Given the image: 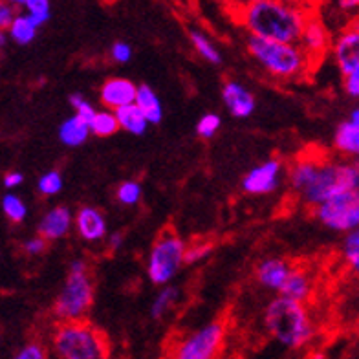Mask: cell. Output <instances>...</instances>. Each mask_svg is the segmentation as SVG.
I'll return each instance as SVG.
<instances>
[{"label": "cell", "mask_w": 359, "mask_h": 359, "mask_svg": "<svg viewBox=\"0 0 359 359\" xmlns=\"http://www.w3.org/2000/svg\"><path fill=\"white\" fill-rule=\"evenodd\" d=\"M313 11L288 4L284 0H260L242 10H236L238 22L248 29V34L257 37L299 43L308 17Z\"/></svg>", "instance_id": "1"}, {"label": "cell", "mask_w": 359, "mask_h": 359, "mask_svg": "<svg viewBox=\"0 0 359 359\" xmlns=\"http://www.w3.org/2000/svg\"><path fill=\"white\" fill-rule=\"evenodd\" d=\"M246 48L253 61L275 79H301L312 70V61L299 43H284L251 35Z\"/></svg>", "instance_id": "2"}, {"label": "cell", "mask_w": 359, "mask_h": 359, "mask_svg": "<svg viewBox=\"0 0 359 359\" xmlns=\"http://www.w3.org/2000/svg\"><path fill=\"white\" fill-rule=\"evenodd\" d=\"M264 326L271 339L288 350H299L308 345L313 336L312 319L304 303L279 295L266 306Z\"/></svg>", "instance_id": "3"}, {"label": "cell", "mask_w": 359, "mask_h": 359, "mask_svg": "<svg viewBox=\"0 0 359 359\" xmlns=\"http://www.w3.org/2000/svg\"><path fill=\"white\" fill-rule=\"evenodd\" d=\"M52 348L61 359L109 358V339L95 326L83 321H62L52 334Z\"/></svg>", "instance_id": "4"}, {"label": "cell", "mask_w": 359, "mask_h": 359, "mask_svg": "<svg viewBox=\"0 0 359 359\" xmlns=\"http://www.w3.org/2000/svg\"><path fill=\"white\" fill-rule=\"evenodd\" d=\"M354 189H359V161L323 158L312 184L299 196L308 208H317L337 194Z\"/></svg>", "instance_id": "5"}, {"label": "cell", "mask_w": 359, "mask_h": 359, "mask_svg": "<svg viewBox=\"0 0 359 359\" xmlns=\"http://www.w3.org/2000/svg\"><path fill=\"white\" fill-rule=\"evenodd\" d=\"M94 304V280L83 259L70 262L67 280L53 303V316L59 323L83 321Z\"/></svg>", "instance_id": "6"}, {"label": "cell", "mask_w": 359, "mask_h": 359, "mask_svg": "<svg viewBox=\"0 0 359 359\" xmlns=\"http://www.w3.org/2000/svg\"><path fill=\"white\" fill-rule=\"evenodd\" d=\"M185 244L176 233L165 231L152 244L147 257V277L156 286H165L175 279L182 264H185Z\"/></svg>", "instance_id": "7"}, {"label": "cell", "mask_w": 359, "mask_h": 359, "mask_svg": "<svg viewBox=\"0 0 359 359\" xmlns=\"http://www.w3.org/2000/svg\"><path fill=\"white\" fill-rule=\"evenodd\" d=\"M313 215L326 229L348 233L359 227V189L346 191L313 208Z\"/></svg>", "instance_id": "8"}, {"label": "cell", "mask_w": 359, "mask_h": 359, "mask_svg": "<svg viewBox=\"0 0 359 359\" xmlns=\"http://www.w3.org/2000/svg\"><path fill=\"white\" fill-rule=\"evenodd\" d=\"M224 337H226V325L222 321L209 323L200 330L180 339L178 345L172 348V358L213 359L222 350Z\"/></svg>", "instance_id": "9"}, {"label": "cell", "mask_w": 359, "mask_h": 359, "mask_svg": "<svg viewBox=\"0 0 359 359\" xmlns=\"http://www.w3.org/2000/svg\"><path fill=\"white\" fill-rule=\"evenodd\" d=\"M283 176V161L277 158H269L248 172L242 180V189L251 196H264L271 194L280 184Z\"/></svg>", "instance_id": "10"}, {"label": "cell", "mask_w": 359, "mask_h": 359, "mask_svg": "<svg viewBox=\"0 0 359 359\" xmlns=\"http://www.w3.org/2000/svg\"><path fill=\"white\" fill-rule=\"evenodd\" d=\"M299 44L303 46L306 55L310 57L312 65L323 61V59L328 55V52H330L332 48V37L330 29H328V24H326L319 15H310Z\"/></svg>", "instance_id": "11"}, {"label": "cell", "mask_w": 359, "mask_h": 359, "mask_svg": "<svg viewBox=\"0 0 359 359\" xmlns=\"http://www.w3.org/2000/svg\"><path fill=\"white\" fill-rule=\"evenodd\" d=\"M330 53L341 76H348L359 65V29L345 26L332 41Z\"/></svg>", "instance_id": "12"}, {"label": "cell", "mask_w": 359, "mask_h": 359, "mask_svg": "<svg viewBox=\"0 0 359 359\" xmlns=\"http://www.w3.org/2000/svg\"><path fill=\"white\" fill-rule=\"evenodd\" d=\"M137 86L125 77H110L101 85L100 100L104 109L118 110L125 104L136 103Z\"/></svg>", "instance_id": "13"}, {"label": "cell", "mask_w": 359, "mask_h": 359, "mask_svg": "<svg viewBox=\"0 0 359 359\" xmlns=\"http://www.w3.org/2000/svg\"><path fill=\"white\" fill-rule=\"evenodd\" d=\"M222 100L229 114L235 118L246 119L255 112V95L238 81H227L222 86Z\"/></svg>", "instance_id": "14"}, {"label": "cell", "mask_w": 359, "mask_h": 359, "mask_svg": "<svg viewBox=\"0 0 359 359\" xmlns=\"http://www.w3.org/2000/svg\"><path fill=\"white\" fill-rule=\"evenodd\" d=\"M74 227L77 235L85 242H100L107 236V220L97 208L85 205L81 208L74 218Z\"/></svg>", "instance_id": "15"}, {"label": "cell", "mask_w": 359, "mask_h": 359, "mask_svg": "<svg viewBox=\"0 0 359 359\" xmlns=\"http://www.w3.org/2000/svg\"><path fill=\"white\" fill-rule=\"evenodd\" d=\"M74 218H76V215H72L67 205H55L41 218L39 235H43L48 242L59 241L70 233V229L74 227Z\"/></svg>", "instance_id": "16"}, {"label": "cell", "mask_w": 359, "mask_h": 359, "mask_svg": "<svg viewBox=\"0 0 359 359\" xmlns=\"http://www.w3.org/2000/svg\"><path fill=\"white\" fill-rule=\"evenodd\" d=\"M292 264L288 260L279 259V257H271V259L262 260L257 266V280L260 286H264L268 290H275L280 292L286 279H288L290 271H292Z\"/></svg>", "instance_id": "17"}, {"label": "cell", "mask_w": 359, "mask_h": 359, "mask_svg": "<svg viewBox=\"0 0 359 359\" xmlns=\"http://www.w3.org/2000/svg\"><path fill=\"white\" fill-rule=\"evenodd\" d=\"M323 158L325 156L319 158L316 154H306V156H301L293 161L288 172V182L293 193L303 194L306 191L308 185L312 184L313 176L317 172V167H319Z\"/></svg>", "instance_id": "18"}, {"label": "cell", "mask_w": 359, "mask_h": 359, "mask_svg": "<svg viewBox=\"0 0 359 359\" xmlns=\"http://www.w3.org/2000/svg\"><path fill=\"white\" fill-rule=\"evenodd\" d=\"M279 293L284 297L299 301V303H306L313 293V279L306 269L293 268Z\"/></svg>", "instance_id": "19"}, {"label": "cell", "mask_w": 359, "mask_h": 359, "mask_svg": "<svg viewBox=\"0 0 359 359\" xmlns=\"http://www.w3.org/2000/svg\"><path fill=\"white\" fill-rule=\"evenodd\" d=\"M334 147L341 156L359 161V125L352 119L343 121L334 134Z\"/></svg>", "instance_id": "20"}, {"label": "cell", "mask_w": 359, "mask_h": 359, "mask_svg": "<svg viewBox=\"0 0 359 359\" xmlns=\"http://www.w3.org/2000/svg\"><path fill=\"white\" fill-rule=\"evenodd\" d=\"M90 134H92L90 123L77 114H74L67 121H62L61 127H59V140H61L62 145L67 147L83 145L88 140Z\"/></svg>", "instance_id": "21"}, {"label": "cell", "mask_w": 359, "mask_h": 359, "mask_svg": "<svg viewBox=\"0 0 359 359\" xmlns=\"http://www.w3.org/2000/svg\"><path fill=\"white\" fill-rule=\"evenodd\" d=\"M116 114H118L119 127L123 128L125 133L134 134V136H142V134H145L149 125H151L149 118H147L145 114H143V110L140 109L136 103L125 104V107L116 110Z\"/></svg>", "instance_id": "22"}, {"label": "cell", "mask_w": 359, "mask_h": 359, "mask_svg": "<svg viewBox=\"0 0 359 359\" xmlns=\"http://www.w3.org/2000/svg\"><path fill=\"white\" fill-rule=\"evenodd\" d=\"M39 26L28 13H19L15 17V20L11 22V26L6 32L10 35V39L13 41L15 44H19V46H28L35 41L39 32Z\"/></svg>", "instance_id": "23"}, {"label": "cell", "mask_w": 359, "mask_h": 359, "mask_svg": "<svg viewBox=\"0 0 359 359\" xmlns=\"http://www.w3.org/2000/svg\"><path fill=\"white\" fill-rule=\"evenodd\" d=\"M136 104L143 110V114L149 118V121H151L152 125L160 123L161 118H163V107H161L160 97H158L156 92H154L151 86H137Z\"/></svg>", "instance_id": "24"}, {"label": "cell", "mask_w": 359, "mask_h": 359, "mask_svg": "<svg viewBox=\"0 0 359 359\" xmlns=\"http://www.w3.org/2000/svg\"><path fill=\"white\" fill-rule=\"evenodd\" d=\"M189 41L193 44V48L196 50L202 59H205L211 65H220L222 62V55L218 52V48L215 46V43L208 35L200 32V29H189Z\"/></svg>", "instance_id": "25"}, {"label": "cell", "mask_w": 359, "mask_h": 359, "mask_svg": "<svg viewBox=\"0 0 359 359\" xmlns=\"http://www.w3.org/2000/svg\"><path fill=\"white\" fill-rule=\"evenodd\" d=\"M90 128H92V134H94V136H100V137L114 136V134L118 133L119 128H121L119 127L118 114H116V110H110V109L97 110L94 119L90 121Z\"/></svg>", "instance_id": "26"}, {"label": "cell", "mask_w": 359, "mask_h": 359, "mask_svg": "<svg viewBox=\"0 0 359 359\" xmlns=\"http://www.w3.org/2000/svg\"><path fill=\"white\" fill-rule=\"evenodd\" d=\"M24 13H28L39 26H43L52 17V0H8Z\"/></svg>", "instance_id": "27"}, {"label": "cell", "mask_w": 359, "mask_h": 359, "mask_svg": "<svg viewBox=\"0 0 359 359\" xmlns=\"http://www.w3.org/2000/svg\"><path fill=\"white\" fill-rule=\"evenodd\" d=\"M341 257L345 260L346 268L359 277V227L345 233L341 244Z\"/></svg>", "instance_id": "28"}, {"label": "cell", "mask_w": 359, "mask_h": 359, "mask_svg": "<svg viewBox=\"0 0 359 359\" xmlns=\"http://www.w3.org/2000/svg\"><path fill=\"white\" fill-rule=\"evenodd\" d=\"M178 297H180L178 288L165 284V286L160 290L158 297L154 299V303H152V306H151L152 319H161V317L165 316L170 308L175 306V303L178 301Z\"/></svg>", "instance_id": "29"}, {"label": "cell", "mask_w": 359, "mask_h": 359, "mask_svg": "<svg viewBox=\"0 0 359 359\" xmlns=\"http://www.w3.org/2000/svg\"><path fill=\"white\" fill-rule=\"evenodd\" d=\"M2 211H4L6 218L11 224H20L26 218V215H28V208H26L24 200L13 193L4 194V198H2Z\"/></svg>", "instance_id": "30"}, {"label": "cell", "mask_w": 359, "mask_h": 359, "mask_svg": "<svg viewBox=\"0 0 359 359\" xmlns=\"http://www.w3.org/2000/svg\"><path fill=\"white\" fill-rule=\"evenodd\" d=\"M321 2L328 8L330 13L339 19H345L346 26L359 13V0H321Z\"/></svg>", "instance_id": "31"}, {"label": "cell", "mask_w": 359, "mask_h": 359, "mask_svg": "<svg viewBox=\"0 0 359 359\" xmlns=\"http://www.w3.org/2000/svg\"><path fill=\"white\" fill-rule=\"evenodd\" d=\"M62 185H65V182H62L61 172L59 170H48V172H44L39 178L37 191L43 196H55V194H59L62 191Z\"/></svg>", "instance_id": "32"}, {"label": "cell", "mask_w": 359, "mask_h": 359, "mask_svg": "<svg viewBox=\"0 0 359 359\" xmlns=\"http://www.w3.org/2000/svg\"><path fill=\"white\" fill-rule=\"evenodd\" d=\"M142 184L134 182V180H128V182H123V184L119 185L118 191H116V198L123 205H136L142 200Z\"/></svg>", "instance_id": "33"}, {"label": "cell", "mask_w": 359, "mask_h": 359, "mask_svg": "<svg viewBox=\"0 0 359 359\" xmlns=\"http://www.w3.org/2000/svg\"><path fill=\"white\" fill-rule=\"evenodd\" d=\"M222 127V118L215 112L203 114L200 118L198 125H196V133H198L200 137L203 140H211L213 136H217V133Z\"/></svg>", "instance_id": "34"}, {"label": "cell", "mask_w": 359, "mask_h": 359, "mask_svg": "<svg viewBox=\"0 0 359 359\" xmlns=\"http://www.w3.org/2000/svg\"><path fill=\"white\" fill-rule=\"evenodd\" d=\"M213 244L209 241H196L185 250V264H196L211 253Z\"/></svg>", "instance_id": "35"}, {"label": "cell", "mask_w": 359, "mask_h": 359, "mask_svg": "<svg viewBox=\"0 0 359 359\" xmlns=\"http://www.w3.org/2000/svg\"><path fill=\"white\" fill-rule=\"evenodd\" d=\"M68 101H70V107L74 109V114H77V116H81L83 119H86L88 123L92 121V119H94V116L97 110H95L94 104L90 103V101H86L83 95L72 94L70 100Z\"/></svg>", "instance_id": "36"}, {"label": "cell", "mask_w": 359, "mask_h": 359, "mask_svg": "<svg viewBox=\"0 0 359 359\" xmlns=\"http://www.w3.org/2000/svg\"><path fill=\"white\" fill-rule=\"evenodd\" d=\"M110 57L119 65H125V62L133 59V48H130V44L123 43V41L114 43L112 48H110Z\"/></svg>", "instance_id": "37"}, {"label": "cell", "mask_w": 359, "mask_h": 359, "mask_svg": "<svg viewBox=\"0 0 359 359\" xmlns=\"http://www.w3.org/2000/svg\"><path fill=\"white\" fill-rule=\"evenodd\" d=\"M46 358V348L41 343H28L26 346L17 352L15 359H44Z\"/></svg>", "instance_id": "38"}, {"label": "cell", "mask_w": 359, "mask_h": 359, "mask_svg": "<svg viewBox=\"0 0 359 359\" xmlns=\"http://www.w3.org/2000/svg\"><path fill=\"white\" fill-rule=\"evenodd\" d=\"M46 246H48L46 238H44L43 235H39V236H34V238H28V241L24 242L22 250L26 255L35 257V255H41V253H44Z\"/></svg>", "instance_id": "39"}, {"label": "cell", "mask_w": 359, "mask_h": 359, "mask_svg": "<svg viewBox=\"0 0 359 359\" xmlns=\"http://www.w3.org/2000/svg\"><path fill=\"white\" fill-rule=\"evenodd\" d=\"M343 88L350 97L359 101V65L350 72L348 76L343 77Z\"/></svg>", "instance_id": "40"}, {"label": "cell", "mask_w": 359, "mask_h": 359, "mask_svg": "<svg viewBox=\"0 0 359 359\" xmlns=\"http://www.w3.org/2000/svg\"><path fill=\"white\" fill-rule=\"evenodd\" d=\"M17 10H19V8L11 4V2H8V0L0 4V28L2 29L10 28L11 22L15 20V17L19 15V11Z\"/></svg>", "instance_id": "41"}, {"label": "cell", "mask_w": 359, "mask_h": 359, "mask_svg": "<svg viewBox=\"0 0 359 359\" xmlns=\"http://www.w3.org/2000/svg\"><path fill=\"white\" fill-rule=\"evenodd\" d=\"M24 182V175L22 172H19V170H10V172H6L4 175V180H2V184H4L6 189H17L20 184Z\"/></svg>", "instance_id": "42"}, {"label": "cell", "mask_w": 359, "mask_h": 359, "mask_svg": "<svg viewBox=\"0 0 359 359\" xmlns=\"http://www.w3.org/2000/svg\"><path fill=\"white\" fill-rule=\"evenodd\" d=\"M123 233H112L109 236V250L110 251H119L123 248Z\"/></svg>", "instance_id": "43"}, {"label": "cell", "mask_w": 359, "mask_h": 359, "mask_svg": "<svg viewBox=\"0 0 359 359\" xmlns=\"http://www.w3.org/2000/svg\"><path fill=\"white\" fill-rule=\"evenodd\" d=\"M284 2H288V4H293V6H299V8H304V10L313 11V8H316V4L319 2V0H284Z\"/></svg>", "instance_id": "44"}, {"label": "cell", "mask_w": 359, "mask_h": 359, "mask_svg": "<svg viewBox=\"0 0 359 359\" xmlns=\"http://www.w3.org/2000/svg\"><path fill=\"white\" fill-rule=\"evenodd\" d=\"M227 2H229V4H231L236 11V10H242V8H246V6H250V4L260 2V0H227Z\"/></svg>", "instance_id": "45"}, {"label": "cell", "mask_w": 359, "mask_h": 359, "mask_svg": "<svg viewBox=\"0 0 359 359\" xmlns=\"http://www.w3.org/2000/svg\"><path fill=\"white\" fill-rule=\"evenodd\" d=\"M348 26H352V28L359 29V13H358V15H355L354 19L350 20V22H348Z\"/></svg>", "instance_id": "46"}, {"label": "cell", "mask_w": 359, "mask_h": 359, "mask_svg": "<svg viewBox=\"0 0 359 359\" xmlns=\"http://www.w3.org/2000/svg\"><path fill=\"white\" fill-rule=\"evenodd\" d=\"M350 119H352V121H355V123L359 125V107L354 110V112H352V116H350Z\"/></svg>", "instance_id": "47"}, {"label": "cell", "mask_w": 359, "mask_h": 359, "mask_svg": "<svg viewBox=\"0 0 359 359\" xmlns=\"http://www.w3.org/2000/svg\"><path fill=\"white\" fill-rule=\"evenodd\" d=\"M101 2H104V4H114V2H118V0H101Z\"/></svg>", "instance_id": "48"}]
</instances>
